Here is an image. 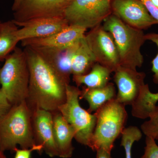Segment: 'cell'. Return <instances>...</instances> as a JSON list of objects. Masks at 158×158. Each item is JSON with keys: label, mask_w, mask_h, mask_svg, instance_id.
I'll return each instance as SVG.
<instances>
[{"label": "cell", "mask_w": 158, "mask_h": 158, "mask_svg": "<svg viewBox=\"0 0 158 158\" xmlns=\"http://www.w3.org/2000/svg\"><path fill=\"white\" fill-rule=\"evenodd\" d=\"M94 114L96 116V123L88 147L94 151L103 148L111 152L115 140L121 135L127 121L125 106L113 99Z\"/></svg>", "instance_id": "277c9868"}, {"label": "cell", "mask_w": 158, "mask_h": 158, "mask_svg": "<svg viewBox=\"0 0 158 158\" xmlns=\"http://www.w3.org/2000/svg\"><path fill=\"white\" fill-rule=\"evenodd\" d=\"M112 73L109 69L96 62L88 73L73 76V79L78 86L84 85L89 88H101L110 83Z\"/></svg>", "instance_id": "d6986e66"}, {"label": "cell", "mask_w": 158, "mask_h": 158, "mask_svg": "<svg viewBox=\"0 0 158 158\" xmlns=\"http://www.w3.org/2000/svg\"><path fill=\"white\" fill-rule=\"evenodd\" d=\"M31 123L35 144L42 146L48 155L59 156L54 138L52 112L37 109L32 111Z\"/></svg>", "instance_id": "4fadbf2b"}, {"label": "cell", "mask_w": 158, "mask_h": 158, "mask_svg": "<svg viewBox=\"0 0 158 158\" xmlns=\"http://www.w3.org/2000/svg\"><path fill=\"white\" fill-rule=\"evenodd\" d=\"M78 43L66 48H33L37 51L57 73L69 84L70 75L72 74V60Z\"/></svg>", "instance_id": "9a60e30c"}, {"label": "cell", "mask_w": 158, "mask_h": 158, "mask_svg": "<svg viewBox=\"0 0 158 158\" xmlns=\"http://www.w3.org/2000/svg\"><path fill=\"white\" fill-rule=\"evenodd\" d=\"M112 0H71L64 12L69 24L92 29L112 14Z\"/></svg>", "instance_id": "52a82bcc"}, {"label": "cell", "mask_w": 158, "mask_h": 158, "mask_svg": "<svg viewBox=\"0 0 158 158\" xmlns=\"http://www.w3.org/2000/svg\"><path fill=\"white\" fill-rule=\"evenodd\" d=\"M96 158H112L111 152L103 148H100L96 151Z\"/></svg>", "instance_id": "f1b7e54d"}, {"label": "cell", "mask_w": 158, "mask_h": 158, "mask_svg": "<svg viewBox=\"0 0 158 158\" xmlns=\"http://www.w3.org/2000/svg\"><path fill=\"white\" fill-rule=\"evenodd\" d=\"M88 46L96 62L114 72L120 65L118 52L113 36L101 24L94 27L85 34Z\"/></svg>", "instance_id": "ba28073f"}, {"label": "cell", "mask_w": 158, "mask_h": 158, "mask_svg": "<svg viewBox=\"0 0 158 158\" xmlns=\"http://www.w3.org/2000/svg\"><path fill=\"white\" fill-rule=\"evenodd\" d=\"M87 29L69 25L58 33L43 38H34L22 41L23 46L34 48H62L75 45L85 37Z\"/></svg>", "instance_id": "5bb4252c"}, {"label": "cell", "mask_w": 158, "mask_h": 158, "mask_svg": "<svg viewBox=\"0 0 158 158\" xmlns=\"http://www.w3.org/2000/svg\"><path fill=\"white\" fill-rule=\"evenodd\" d=\"M158 102V93H152L148 85L145 84L139 96L131 105L132 115L141 119L149 118Z\"/></svg>", "instance_id": "ffe728a7"}, {"label": "cell", "mask_w": 158, "mask_h": 158, "mask_svg": "<svg viewBox=\"0 0 158 158\" xmlns=\"http://www.w3.org/2000/svg\"><path fill=\"white\" fill-rule=\"evenodd\" d=\"M31 116L26 101L12 106L0 120V151H14L18 145L22 149H28L36 144Z\"/></svg>", "instance_id": "7a4b0ae2"}, {"label": "cell", "mask_w": 158, "mask_h": 158, "mask_svg": "<svg viewBox=\"0 0 158 158\" xmlns=\"http://www.w3.org/2000/svg\"><path fill=\"white\" fill-rule=\"evenodd\" d=\"M52 113L54 138L59 156L63 158L71 157L74 150L72 140L75 138V131L59 111Z\"/></svg>", "instance_id": "2e32d148"}, {"label": "cell", "mask_w": 158, "mask_h": 158, "mask_svg": "<svg viewBox=\"0 0 158 158\" xmlns=\"http://www.w3.org/2000/svg\"><path fill=\"white\" fill-rule=\"evenodd\" d=\"M0 158H7L6 156L4 155V152L0 151Z\"/></svg>", "instance_id": "1f68e13d"}, {"label": "cell", "mask_w": 158, "mask_h": 158, "mask_svg": "<svg viewBox=\"0 0 158 158\" xmlns=\"http://www.w3.org/2000/svg\"><path fill=\"white\" fill-rule=\"evenodd\" d=\"M144 4L148 13L158 23V8L155 6L151 0H140Z\"/></svg>", "instance_id": "83f0119b"}, {"label": "cell", "mask_w": 158, "mask_h": 158, "mask_svg": "<svg viewBox=\"0 0 158 158\" xmlns=\"http://www.w3.org/2000/svg\"><path fill=\"white\" fill-rule=\"evenodd\" d=\"M151 1L154 4L155 6L158 8V0H151Z\"/></svg>", "instance_id": "4dcf8cb0"}, {"label": "cell", "mask_w": 158, "mask_h": 158, "mask_svg": "<svg viewBox=\"0 0 158 158\" xmlns=\"http://www.w3.org/2000/svg\"><path fill=\"white\" fill-rule=\"evenodd\" d=\"M112 14L131 27L145 30L158 23L140 0H112Z\"/></svg>", "instance_id": "9c48e42d"}, {"label": "cell", "mask_w": 158, "mask_h": 158, "mask_svg": "<svg viewBox=\"0 0 158 158\" xmlns=\"http://www.w3.org/2000/svg\"><path fill=\"white\" fill-rule=\"evenodd\" d=\"M1 23H0V24H1Z\"/></svg>", "instance_id": "d6a6232c"}, {"label": "cell", "mask_w": 158, "mask_h": 158, "mask_svg": "<svg viewBox=\"0 0 158 158\" xmlns=\"http://www.w3.org/2000/svg\"><path fill=\"white\" fill-rule=\"evenodd\" d=\"M81 91L70 85L66 87V101L59 107V111L75 131V139L80 144L89 146L96 125L97 118L79 103Z\"/></svg>", "instance_id": "8992f818"}, {"label": "cell", "mask_w": 158, "mask_h": 158, "mask_svg": "<svg viewBox=\"0 0 158 158\" xmlns=\"http://www.w3.org/2000/svg\"><path fill=\"white\" fill-rule=\"evenodd\" d=\"M96 63V59L85 37L79 41L72 60V74L80 76L88 73Z\"/></svg>", "instance_id": "ac0fdd59"}, {"label": "cell", "mask_w": 158, "mask_h": 158, "mask_svg": "<svg viewBox=\"0 0 158 158\" xmlns=\"http://www.w3.org/2000/svg\"><path fill=\"white\" fill-rule=\"evenodd\" d=\"M149 120L144 122L141 129L144 135L155 140H158V106H156L150 115Z\"/></svg>", "instance_id": "603a6c76"}, {"label": "cell", "mask_w": 158, "mask_h": 158, "mask_svg": "<svg viewBox=\"0 0 158 158\" xmlns=\"http://www.w3.org/2000/svg\"><path fill=\"white\" fill-rule=\"evenodd\" d=\"M71 0H25L15 11L14 21L22 22L40 17H64Z\"/></svg>", "instance_id": "8fae6325"}, {"label": "cell", "mask_w": 158, "mask_h": 158, "mask_svg": "<svg viewBox=\"0 0 158 158\" xmlns=\"http://www.w3.org/2000/svg\"><path fill=\"white\" fill-rule=\"evenodd\" d=\"M24 1L25 0H14L12 7V10L14 11H17Z\"/></svg>", "instance_id": "f546056e"}, {"label": "cell", "mask_w": 158, "mask_h": 158, "mask_svg": "<svg viewBox=\"0 0 158 158\" xmlns=\"http://www.w3.org/2000/svg\"><path fill=\"white\" fill-rule=\"evenodd\" d=\"M102 26L113 36L120 65L135 70L141 67L144 58L141 48L146 41L143 31L129 26L113 14L104 21Z\"/></svg>", "instance_id": "3957f363"}, {"label": "cell", "mask_w": 158, "mask_h": 158, "mask_svg": "<svg viewBox=\"0 0 158 158\" xmlns=\"http://www.w3.org/2000/svg\"><path fill=\"white\" fill-rule=\"evenodd\" d=\"M12 106L2 88H0V120L9 112Z\"/></svg>", "instance_id": "4316f807"}, {"label": "cell", "mask_w": 158, "mask_h": 158, "mask_svg": "<svg viewBox=\"0 0 158 158\" xmlns=\"http://www.w3.org/2000/svg\"><path fill=\"white\" fill-rule=\"evenodd\" d=\"M114 73L113 79L118 88L116 99L125 106H131L145 85V74L122 65Z\"/></svg>", "instance_id": "30bf717a"}, {"label": "cell", "mask_w": 158, "mask_h": 158, "mask_svg": "<svg viewBox=\"0 0 158 158\" xmlns=\"http://www.w3.org/2000/svg\"><path fill=\"white\" fill-rule=\"evenodd\" d=\"M13 21L21 27L18 30L20 41L48 37L69 25L64 17H40L25 21Z\"/></svg>", "instance_id": "7c38bea8"}, {"label": "cell", "mask_w": 158, "mask_h": 158, "mask_svg": "<svg viewBox=\"0 0 158 158\" xmlns=\"http://www.w3.org/2000/svg\"><path fill=\"white\" fill-rule=\"evenodd\" d=\"M35 151L39 153L42 152L43 151L42 146L35 144L28 149H18L17 148L14 151L15 153L14 158H31L32 152Z\"/></svg>", "instance_id": "484cf974"}, {"label": "cell", "mask_w": 158, "mask_h": 158, "mask_svg": "<svg viewBox=\"0 0 158 158\" xmlns=\"http://www.w3.org/2000/svg\"><path fill=\"white\" fill-rule=\"evenodd\" d=\"M0 68V85L12 106L25 101L28 94L29 71L24 51L15 48Z\"/></svg>", "instance_id": "5b68a950"}, {"label": "cell", "mask_w": 158, "mask_h": 158, "mask_svg": "<svg viewBox=\"0 0 158 158\" xmlns=\"http://www.w3.org/2000/svg\"><path fill=\"white\" fill-rule=\"evenodd\" d=\"M145 143L144 154L141 158H158V146L155 140L146 136Z\"/></svg>", "instance_id": "cb8c5ba5"}, {"label": "cell", "mask_w": 158, "mask_h": 158, "mask_svg": "<svg viewBox=\"0 0 158 158\" xmlns=\"http://www.w3.org/2000/svg\"><path fill=\"white\" fill-rule=\"evenodd\" d=\"M115 87L112 83H109L101 88H89L84 87L81 91L79 99H84L89 105L88 112H96L99 108L107 102L116 98Z\"/></svg>", "instance_id": "e0dca14e"}, {"label": "cell", "mask_w": 158, "mask_h": 158, "mask_svg": "<svg viewBox=\"0 0 158 158\" xmlns=\"http://www.w3.org/2000/svg\"><path fill=\"white\" fill-rule=\"evenodd\" d=\"M145 39L146 40H148L155 43L158 48V34L156 33H150L145 34ZM152 71L154 73L153 82L156 84L158 85V52L156 56L153 59L152 62Z\"/></svg>", "instance_id": "d4e9b609"}, {"label": "cell", "mask_w": 158, "mask_h": 158, "mask_svg": "<svg viewBox=\"0 0 158 158\" xmlns=\"http://www.w3.org/2000/svg\"><path fill=\"white\" fill-rule=\"evenodd\" d=\"M18 29L13 20L0 24V61L6 59L19 42Z\"/></svg>", "instance_id": "44dd1931"}, {"label": "cell", "mask_w": 158, "mask_h": 158, "mask_svg": "<svg viewBox=\"0 0 158 158\" xmlns=\"http://www.w3.org/2000/svg\"><path fill=\"white\" fill-rule=\"evenodd\" d=\"M121 146L124 147L126 158H132V147L134 142L139 141L142 134L140 130L135 126L125 128L122 133Z\"/></svg>", "instance_id": "7402d4cb"}, {"label": "cell", "mask_w": 158, "mask_h": 158, "mask_svg": "<svg viewBox=\"0 0 158 158\" xmlns=\"http://www.w3.org/2000/svg\"><path fill=\"white\" fill-rule=\"evenodd\" d=\"M29 71L28 94L26 99L31 112L39 109L59 111L66 101V87L69 85L57 73L44 58L34 49H24Z\"/></svg>", "instance_id": "6da1fadb"}]
</instances>
